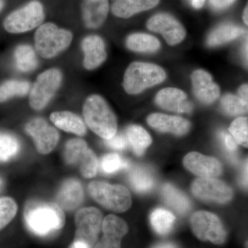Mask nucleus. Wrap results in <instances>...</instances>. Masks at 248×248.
Segmentation results:
<instances>
[{"instance_id": "obj_16", "label": "nucleus", "mask_w": 248, "mask_h": 248, "mask_svg": "<svg viewBox=\"0 0 248 248\" xmlns=\"http://www.w3.org/2000/svg\"><path fill=\"white\" fill-rule=\"evenodd\" d=\"M191 80L194 94L203 104H212L219 97V87L208 72L197 70L192 73Z\"/></svg>"}, {"instance_id": "obj_15", "label": "nucleus", "mask_w": 248, "mask_h": 248, "mask_svg": "<svg viewBox=\"0 0 248 248\" xmlns=\"http://www.w3.org/2000/svg\"><path fill=\"white\" fill-rule=\"evenodd\" d=\"M184 164L190 172L201 177L215 178L222 173V166L218 160L196 152L186 155Z\"/></svg>"}, {"instance_id": "obj_18", "label": "nucleus", "mask_w": 248, "mask_h": 248, "mask_svg": "<svg viewBox=\"0 0 248 248\" xmlns=\"http://www.w3.org/2000/svg\"><path fill=\"white\" fill-rule=\"evenodd\" d=\"M155 102L161 108L177 113H188L192 110L186 93L175 88L161 90L155 97Z\"/></svg>"}, {"instance_id": "obj_5", "label": "nucleus", "mask_w": 248, "mask_h": 248, "mask_svg": "<svg viewBox=\"0 0 248 248\" xmlns=\"http://www.w3.org/2000/svg\"><path fill=\"white\" fill-rule=\"evenodd\" d=\"M45 19L43 4L33 0L11 12L5 18L3 26L10 33H24L40 27Z\"/></svg>"}, {"instance_id": "obj_42", "label": "nucleus", "mask_w": 248, "mask_h": 248, "mask_svg": "<svg viewBox=\"0 0 248 248\" xmlns=\"http://www.w3.org/2000/svg\"><path fill=\"white\" fill-rule=\"evenodd\" d=\"M192 7L195 8L196 9H200L201 8L203 7L204 4H205V0H189Z\"/></svg>"}, {"instance_id": "obj_44", "label": "nucleus", "mask_w": 248, "mask_h": 248, "mask_svg": "<svg viewBox=\"0 0 248 248\" xmlns=\"http://www.w3.org/2000/svg\"><path fill=\"white\" fill-rule=\"evenodd\" d=\"M156 248H177V247L172 243H165V244L159 245Z\"/></svg>"}, {"instance_id": "obj_23", "label": "nucleus", "mask_w": 248, "mask_h": 248, "mask_svg": "<svg viewBox=\"0 0 248 248\" xmlns=\"http://www.w3.org/2000/svg\"><path fill=\"white\" fill-rule=\"evenodd\" d=\"M50 120L59 128L64 131L84 136L86 133V125L82 120L69 111H58L50 115Z\"/></svg>"}, {"instance_id": "obj_30", "label": "nucleus", "mask_w": 248, "mask_h": 248, "mask_svg": "<svg viewBox=\"0 0 248 248\" xmlns=\"http://www.w3.org/2000/svg\"><path fill=\"white\" fill-rule=\"evenodd\" d=\"M175 220L172 213L163 208L155 209L150 217L151 226L155 232L163 236L172 231Z\"/></svg>"}, {"instance_id": "obj_19", "label": "nucleus", "mask_w": 248, "mask_h": 248, "mask_svg": "<svg viewBox=\"0 0 248 248\" xmlns=\"http://www.w3.org/2000/svg\"><path fill=\"white\" fill-rule=\"evenodd\" d=\"M147 122L158 131L172 133L178 136L188 133L191 126L190 122L183 117L161 113L151 114L147 118Z\"/></svg>"}, {"instance_id": "obj_41", "label": "nucleus", "mask_w": 248, "mask_h": 248, "mask_svg": "<svg viewBox=\"0 0 248 248\" xmlns=\"http://www.w3.org/2000/svg\"><path fill=\"white\" fill-rule=\"evenodd\" d=\"M238 94L240 97L248 102V84H244L239 88Z\"/></svg>"}, {"instance_id": "obj_12", "label": "nucleus", "mask_w": 248, "mask_h": 248, "mask_svg": "<svg viewBox=\"0 0 248 248\" xmlns=\"http://www.w3.org/2000/svg\"><path fill=\"white\" fill-rule=\"evenodd\" d=\"M146 25L148 30L161 33L170 46L180 43L186 35L184 26L173 16L165 13L155 15L150 18Z\"/></svg>"}, {"instance_id": "obj_17", "label": "nucleus", "mask_w": 248, "mask_h": 248, "mask_svg": "<svg viewBox=\"0 0 248 248\" xmlns=\"http://www.w3.org/2000/svg\"><path fill=\"white\" fill-rule=\"evenodd\" d=\"M81 46L84 53L83 65L86 70L92 71L95 69L107 60L105 43L100 36H86L83 39Z\"/></svg>"}, {"instance_id": "obj_25", "label": "nucleus", "mask_w": 248, "mask_h": 248, "mask_svg": "<svg viewBox=\"0 0 248 248\" xmlns=\"http://www.w3.org/2000/svg\"><path fill=\"white\" fill-rule=\"evenodd\" d=\"M128 180L132 187L139 193H147L153 188L155 179L149 170L141 166H135L128 173Z\"/></svg>"}, {"instance_id": "obj_22", "label": "nucleus", "mask_w": 248, "mask_h": 248, "mask_svg": "<svg viewBox=\"0 0 248 248\" xmlns=\"http://www.w3.org/2000/svg\"><path fill=\"white\" fill-rule=\"evenodd\" d=\"M159 2V0H116L111 11L116 17L128 19L139 13L153 9Z\"/></svg>"}, {"instance_id": "obj_10", "label": "nucleus", "mask_w": 248, "mask_h": 248, "mask_svg": "<svg viewBox=\"0 0 248 248\" xmlns=\"http://www.w3.org/2000/svg\"><path fill=\"white\" fill-rule=\"evenodd\" d=\"M102 214L95 208L81 209L76 214L75 241H80L92 248L97 242L102 228Z\"/></svg>"}, {"instance_id": "obj_32", "label": "nucleus", "mask_w": 248, "mask_h": 248, "mask_svg": "<svg viewBox=\"0 0 248 248\" xmlns=\"http://www.w3.org/2000/svg\"><path fill=\"white\" fill-rule=\"evenodd\" d=\"M222 110L228 115L236 116L248 112V102L239 96L228 94L221 100Z\"/></svg>"}, {"instance_id": "obj_20", "label": "nucleus", "mask_w": 248, "mask_h": 248, "mask_svg": "<svg viewBox=\"0 0 248 248\" xmlns=\"http://www.w3.org/2000/svg\"><path fill=\"white\" fill-rule=\"evenodd\" d=\"M81 8L85 27L97 29L107 20L109 12L108 0H81Z\"/></svg>"}, {"instance_id": "obj_45", "label": "nucleus", "mask_w": 248, "mask_h": 248, "mask_svg": "<svg viewBox=\"0 0 248 248\" xmlns=\"http://www.w3.org/2000/svg\"><path fill=\"white\" fill-rule=\"evenodd\" d=\"M243 19L246 25L248 26V2L245 8L244 14H243Z\"/></svg>"}, {"instance_id": "obj_46", "label": "nucleus", "mask_w": 248, "mask_h": 248, "mask_svg": "<svg viewBox=\"0 0 248 248\" xmlns=\"http://www.w3.org/2000/svg\"><path fill=\"white\" fill-rule=\"evenodd\" d=\"M6 6V0H0V13L4 10Z\"/></svg>"}, {"instance_id": "obj_33", "label": "nucleus", "mask_w": 248, "mask_h": 248, "mask_svg": "<svg viewBox=\"0 0 248 248\" xmlns=\"http://www.w3.org/2000/svg\"><path fill=\"white\" fill-rule=\"evenodd\" d=\"M19 143L17 138L9 133H0V161H7L17 154Z\"/></svg>"}, {"instance_id": "obj_29", "label": "nucleus", "mask_w": 248, "mask_h": 248, "mask_svg": "<svg viewBox=\"0 0 248 248\" xmlns=\"http://www.w3.org/2000/svg\"><path fill=\"white\" fill-rule=\"evenodd\" d=\"M16 68L23 73L34 71L38 66L35 50L28 45L18 46L14 52Z\"/></svg>"}, {"instance_id": "obj_49", "label": "nucleus", "mask_w": 248, "mask_h": 248, "mask_svg": "<svg viewBox=\"0 0 248 248\" xmlns=\"http://www.w3.org/2000/svg\"><path fill=\"white\" fill-rule=\"evenodd\" d=\"M246 248H248V241H247V243H246Z\"/></svg>"}, {"instance_id": "obj_7", "label": "nucleus", "mask_w": 248, "mask_h": 248, "mask_svg": "<svg viewBox=\"0 0 248 248\" xmlns=\"http://www.w3.org/2000/svg\"><path fill=\"white\" fill-rule=\"evenodd\" d=\"M62 73L58 68H50L37 77L29 94V104L35 110L45 108L61 86Z\"/></svg>"}, {"instance_id": "obj_9", "label": "nucleus", "mask_w": 248, "mask_h": 248, "mask_svg": "<svg viewBox=\"0 0 248 248\" xmlns=\"http://www.w3.org/2000/svg\"><path fill=\"white\" fill-rule=\"evenodd\" d=\"M190 227L199 239L220 245L226 241L227 233L223 223L217 215L205 211H199L190 218Z\"/></svg>"}, {"instance_id": "obj_39", "label": "nucleus", "mask_w": 248, "mask_h": 248, "mask_svg": "<svg viewBox=\"0 0 248 248\" xmlns=\"http://www.w3.org/2000/svg\"><path fill=\"white\" fill-rule=\"evenodd\" d=\"M236 0H209V4L212 9L221 11L231 6Z\"/></svg>"}, {"instance_id": "obj_1", "label": "nucleus", "mask_w": 248, "mask_h": 248, "mask_svg": "<svg viewBox=\"0 0 248 248\" xmlns=\"http://www.w3.org/2000/svg\"><path fill=\"white\" fill-rule=\"evenodd\" d=\"M24 219L28 229L37 236H46L61 230L65 216L57 204L30 201L26 205Z\"/></svg>"}, {"instance_id": "obj_28", "label": "nucleus", "mask_w": 248, "mask_h": 248, "mask_svg": "<svg viewBox=\"0 0 248 248\" xmlns=\"http://www.w3.org/2000/svg\"><path fill=\"white\" fill-rule=\"evenodd\" d=\"M125 136L134 153L138 156H141L152 143L151 135L140 125H129L125 130Z\"/></svg>"}, {"instance_id": "obj_14", "label": "nucleus", "mask_w": 248, "mask_h": 248, "mask_svg": "<svg viewBox=\"0 0 248 248\" xmlns=\"http://www.w3.org/2000/svg\"><path fill=\"white\" fill-rule=\"evenodd\" d=\"M103 236L94 248H121V241L128 231V225L115 215H108L102 223Z\"/></svg>"}, {"instance_id": "obj_40", "label": "nucleus", "mask_w": 248, "mask_h": 248, "mask_svg": "<svg viewBox=\"0 0 248 248\" xmlns=\"http://www.w3.org/2000/svg\"><path fill=\"white\" fill-rule=\"evenodd\" d=\"M239 184L244 188L248 190V171L246 170V169H244V170L241 173V176H240Z\"/></svg>"}, {"instance_id": "obj_6", "label": "nucleus", "mask_w": 248, "mask_h": 248, "mask_svg": "<svg viewBox=\"0 0 248 248\" xmlns=\"http://www.w3.org/2000/svg\"><path fill=\"white\" fill-rule=\"evenodd\" d=\"M89 191L97 203L115 213H124L131 206V195L123 186L94 182L90 184Z\"/></svg>"}, {"instance_id": "obj_43", "label": "nucleus", "mask_w": 248, "mask_h": 248, "mask_svg": "<svg viewBox=\"0 0 248 248\" xmlns=\"http://www.w3.org/2000/svg\"><path fill=\"white\" fill-rule=\"evenodd\" d=\"M70 248H90L87 245L84 244V243L80 242V241H75L73 244L71 245Z\"/></svg>"}, {"instance_id": "obj_13", "label": "nucleus", "mask_w": 248, "mask_h": 248, "mask_svg": "<svg viewBox=\"0 0 248 248\" xmlns=\"http://www.w3.org/2000/svg\"><path fill=\"white\" fill-rule=\"evenodd\" d=\"M26 131L35 141L41 154H48L58 144L60 135L58 130L42 118H35L26 125Z\"/></svg>"}, {"instance_id": "obj_48", "label": "nucleus", "mask_w": 248, "mask_h": 248, "mask_svg": "<svg viewBox=\"0 0 248 248\" xmlns=\"http://www.w3.org/2000/svg\"><path fill=\"white\" fill-rule=\"evenodd\" d=\"M3 186V181L2 179L0 178V190H1V188H2Z\"/></svg>"}, {"instance_id": "obj_47", "label": "nucleus", "mask_w": 248, "mask_h": 248, "mask_svg": "<svg viewBox=\"0 0 248 248\" xmlns=\"http://www.w3.org/2000/svg\"><path fill=\"white\" fill-rule=\"evenodd\" d=\"M245 169H246V170L248 171V158L247 160H246V166H245Z\"/></svg>"}, {"instance_id": "obj_4", "label": "nucleus", "mask_w": 248, "mask_h": 248, "mask_svg": "<svg viewBox=\"0 0 248 248\" xmlns=\"http://www.w3.org/2000/svg\"><path fill=\"white\" fill-rule=\"evenodd\" d=\"M73 33L53 22L42 24L35 33L36 51L42 58L51 59L66 50L73 41Z\"/></svg>"}, {"instance_id": "obj_34", "label": "nucleus", "mask_w": 248, "mask_h": 248, "mask_svg": "<svg viewBox=\"0 0 248 248\" xmlns=\"http://www.w3.org/2000/svg\"><path fill=\"white\" fill-rule=\"evenodd\" d=\"M101 170L105 174H114L122 170L128 169L129 162L120 155L111 153L103 156L100 162Z\"/></svg>"}, {"instance_id": "obj_11", "label": "nucleus", "mask_w": 248, "mask_h": 248, "mask_svg": "<svg viewBox=\"0 0 248 248\" xmlns=\"http://www.w3.org/2000/svg\"><path fill=\"white\" fill-rule=\"evenodd\" d=\"M191 190L195 197L205 202L226 203L233 197L231 187L215 178H198L192 184Z\"/></svg>"}, {"instance_id": "obj_37", "label": "nucleus", "mask_w": 248, "mask_h": 248, "mask_svg": "<svg viewBox=\"0 0 248 248\" xmlns=\"http://www.w3.org/2000/svg\"><path fill=\"white\" fill-rule=\"evenodd\" d=\"M220 139L223 148L226 150V153L231 156V159L236 158V153L237 151V143L235 141L232 136L226 132H221L219 135Z\"/></svg>"}, {"instance_id": "obj_3", "label": "nucleus", "mask_w": 248, "mask_h": 248, "mask_svg": "<svg viewBox=\"0 0 248 248\" xmlns=\"http://www.w3.org/2000/svg\"><path fill=\"white\" fill-rule=\"evenodd\" d=\"M164 70L153 63L135 62L130 63L124 74L123 86L129 94H138L148 88L164 81Z\"/></svg>"}, {"instance_id": "obj_38", "label": "nucleus", "mask_w": 248, "mask_h": 248, "mask_svg": "<svg viewBox=\"0 0 248 248\" xmlns=\"http://www.w3.org/2000/svg\"><path fill=\"white\" fill-rule=\"evenodd\" d=\"M104 143L112 149L123 151L128 146V140L122 134L116 133L112 138L104 140Z\"/></svg>"}, {"instance_id": "obj_2", "label": "nucleus", "mask_w": 248, "mask_h": 248, "mask_svg": "<svg viewBox=\"0 0 248 248\" xmlns=\"http://www.w3.org/2000/svg\"><path fill=\"white\" fill-rule=\"evenodd\" d=\"M83 114L91 130L104 140L112 138L117 133L116 116L100 95L92 94L86 99Z\"/></svg>"}, {"instance_id": "obj_8", "label": "nucleus", "mask_w": 248, "mask_h": 248, "mask_svg": "<svg viewBox=\"0 0 248 248\" xmlns=\"http://www.w3.org/2000/svg\"><path fill=\"white\" fill-rule=\"evenodd\" d=\"M63 155L67 164L78 166L84 177L92 178L97 174V156L81 139H73L67 142Z\"/></svg>"}, {"instance_id": "obj_35", "label": "nucleus", "mask_w": 248, "mask_h": 248, "mask_svg": "<svg viewBox=\"0 0 248 248\" xmlns=\"http://www.w3.org/2000/svg\"><path fill=\"white\" fill-rule=\"evenodd\" d=\"M228 130L236 143L248 148V119L247 117H238L232 122Z\"/></svg>"}, {"instance_id": "obj_31", "label": "nucleus", "mask_w": 248, "mask_h": 248, "mask_svg": "<svg viewBox=\"0 0 248 248\" xmlns=\"http://www.w3.org/2000/svg\"><path fill=\"white\" fill-rule=\"evenodd\" d=\"M31 85L27 81L10 79L0 84V103L14 97H23L30 91Z\"/></svg>"}, {"instance_id": "obj_24", "label": "nucleus", "mask_w": 248, "mask_h": 248, "mask_svg": "<svg viewBox=\"0 0 248 248\" xmlns=\"http://www.w3.org/2000/svg\"><path fill=\"white\" fill-rule=\"evenodd\" d=\"M161 195L166 204L179 215H185L190 211L188 197L172 184H166L162 186Z\"/></svg>"}, {"instance_id": "obj_27", "label": "nucleus", "mask_w": 248, "mask_h": 248, "mask_svg": "<svg viewBox=\"0 0 248 248\" xmlns=\"http://www.w3.org/2000/svg\"><path fill=\"white\" fill-rule=\"evenodd\" d=\"M127 48L138 53H154L159 50L161 45L154 36L146 33H133L126 39Z\"/></svg>"}, {"instance_id": "obj_36", "label": "nucleus", "mask_w": 248, "mask_h": 248, "mask_svg": "<svg viewBox=\"0 0 248 248\" xmlns=\"http://www.w3.org/2000/svg\"><path fill=\"white\" fill-rule=\"evenodd\" d=\"M17 211V205L9 197L0 198V231L14 219Z\"/></svg>"}, {"instance_id": "obj_26", "label": "nucleus", "mask_w": 248, "mask_h": 248, "mask_svg": "<svg viewBox=\"0 0 248 248\" xmlns=\"http://www.w3.org/2000/svg\"><path fill=\"white\" fill-rule=\"evenodd\" d=\"M244 29L232 24H221L214 29L207 39L209 46H217L231 42L244 33Z\"/></svg>"}, {"instance_id": "obj_21", "label": "nucleus", "mask_w": 248, "mask_h": 248, "mask_svg": "<svg viewBox=\"0 0 248 248\" xmlns=\"http://www.w3.org/2000/svg\"><path fill=\"white\" fill-rule=\"evenodd\" d=\"M84 199V190L81 183L75 179H67L62 184L58 195L59 206L65 210H73L81 205Z\"/></svg>"}]
</instances>
